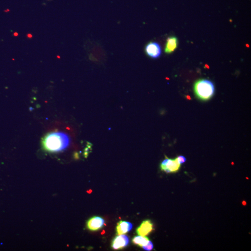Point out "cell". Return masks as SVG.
Segmentation results:
<instances>
[{
    "label": "cell",
    "instance_id": "30bf717a",
    "mask_svg": "<svg viewBox=\"0 0 251 251\" xmlns=\"http://www.w3.org/2000/svg\"><path fill=\"white\" fill-rule=\"evenodd\" d=\"M149 240V239L146 236L139 235L134 237L132 239V242L134 245L142 247L147 245Z\"/></svg>",
    "mask_w": 251,
    "mask_h": 251
},
{
    "label": "cell",
    "instance_id": "5b68a950",
    "mask_svg": "<svg viewBox=\"0 0 251 251\" xmlns=\"http://www.w3.org/2000/svg\"><path fill=\"white\" fill-rule=\"evenodd\" d=\"M145 52L151 58H157L161 54V50L160 45L155 42H150L146 46Z\"/></svg>",
    "mask_w": 251,
    "mask_h": 251
},
{
    "label": "cell",
    "instance_id": "ba28073f",
    "mask_svg": "<svg viewBox=\"0 0 251 251\" xmlns=\"http://www.w3.org/2000/svg\"><path fill=\"white\" fill-rule=\"evenodd\" d=\"M133 227V225L130 222L125 221H120L118 223L116 228L118 235L126 234L130 231Z\"/></svg>",
    "mask_w": 251,
    "mask_h": 251
},
{
    "label": "cell",
    "instance_id": "52a82bcc",
    "mask_svg": "<svg viewBox=\"0 0 251 251\" xmlns=\"http://www.w3.org/2000/svg\"><path fill=\"white\" fill-rule=\"evenodd\" d=\"M153 224L150 220H144L140 225L137 228L136 233L139 235L146 236L153 230Z\"/></svg>",
    "mask_w": 251,
    "mask_h": 251
},
{
    "label": "cell",
    "instance_id": "8fae6325",
    "mask_svg": "<svg viewBox=\"0 0 251 251\" xmlns=\"http://www.w3.org/2000/svg\"><path fill=\"white\" fill-rule=\"evenodd\" d=\"M143 249L146 251H151L152 250L153 248V244L152 243L151 241H149L147 245H146V246H144L142 247Z\"/></svg>",
    "mask_w": 251,
    "mask_h": 251
},
{
    "label": "cell",
    "instance_id": "9c48e42d",
    "mask_svg": "<svg viewBox=\"0 0 251 251\" xmlns=\"http://www.w3.org/2000/svg\"><path fill=\"white\" fill-rule=\"evenodd\" d=\"M178 39L175 37H169L167 39L165 52L166 53H171L173 52L178 46Z\"/></svg>",
    "mask_w": 251,
    "mask_h": 251
},
{
    "label": "cell",
    "instance_id": "277c9868",
    "mask_svg": "<svg viewBox=\"0 0 251 251\" xmlns=\"http://www.w3.org/2000/svg\"><path fill=\"white\" fill-rule=\"evenodd\" d=\"M129 242V238L127 235H118L113 240L111 247L115 250L122 249L128 245Z\"/></svg>",
    "mask_w": 251,
    "mask_h": 251
},
{
    "label": "cell",
    "instance_id": "3957f363",
    "mask_svg": "<svg viewBox=\"0 0 251 251\" xmlns=\"http://www.w3.org/2000/svg\"><path fill=\"white\" fill-rule=\"evenodd\" d=\"M160 167L162 171L167 173H173L179 170L181 167V164L179 162L176 158L174 159H171L166 156V159L161 163Z\"/></svg>",
    "mask_w": 251,
    "mask_h": 251
},
{
    "label": "cell",
    "instance_id": "7c38bea8",
    "mask_svg": "<svg viewBox=\"0 0 251 251\" xmlns=\"http://www.w3.org/2000/svg\"><path fill=\"white\" fill-rule=\"evenodd\" d=\"M176 158L178 161H179V162L181 164L184 163V162H185L186 161V158L183 156H181V155L178 156Z\"/></svg>",
    "mask_w": 251,
    "mask_h": 251
},
{
    "label": "cell",
    "instance_id": "6da1fadb",
    "mask_svg": "<svg viewBox=\"0 0 251 251\" xmlns=\"http://www.w3.org/2000/svg\"><path fill=\"white\" fill-rule=\"evenodd\" d=\"M70 143V137L67 134L55 132L48 134L44 138L43 146L47 151L58 152L66 149Z\"/></svg>",
    "mask_w": 251,
    "mask_h": 251
},
{
    "label": "cell",
    "instance_id": "7a4b0ae2",
    "mask_svg": "<svg viewBox=\"0 0 251 251\" xmlns=\"http://www.w3.org/2000/svg\"><path fill=\"white\" fill-rule=\"evenodd\" d=\"M194 91L198 99L202 100H209L214 95V86L209 80L201 79L195 82Z\"/></svg>",
    "mask_w": 251,
    "mask_h": 251
},
{
    "label": "cell",
    "instance_id": "8992f818",
    "mask_svg": "<svg viewBox=\"0 0 251 251\" xmlns=\"http://www.w3.org/2000/svg\"><path fill=\"white\" fill-rule=\"evenodd\" d=\"M104 219L100 217L94 216L90 218L87 222L86 226L87 228L93 231H98L104 226Z\"/></svg>",
    "mask_w": 251,
    "mask_h": 251
}]
</instances>
